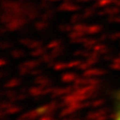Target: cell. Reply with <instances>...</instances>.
<instances>
[{
	"instance_id": "cell-1",
	"label": "cell",
	"mask_w": 120,
	"mask_h": 120,
	"mask_svg": "<svg viewBox=\"0 0 120 120\" xmlns=\"http://www.w3.org/2000/svg\"><path fill=\"white\" fill-rule=\"evenodd\" d=\"M111 120H120V90L114 95V105L113 113H112Z\"/></svg>"
}]
</instances>
